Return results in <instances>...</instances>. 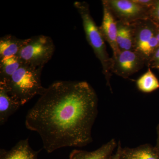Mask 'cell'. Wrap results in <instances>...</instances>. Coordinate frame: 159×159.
<instances>
[{
  "label": "cell",
  "mask_w": 159,
  "mask_h": 159,
  "mask_svg": "<svg viewBox=\"0 0 159 159\" xmlns=\"http://www.w3.org/2000/svg\"><path fill=\"white\" fill-rule=\"evenodd\" d=\"M26 39H20L8 34L0 39V59L9 56L18 55Z\"/></svg>",
  "instance_id": "13"
},
{
  "label": "cell",
  "mask_w": 159,
  "mask_h": 159,
  "mask_svg": "<svg viewBox=\"0 0 159 159\" xmlns=\"http://www.w3.org/2000/svg\"><path fill=\"white\" fill-rule=\"evenodd\" d=\"M98 107L97 93L88 83L55 81L28 111L25 124L39 135L48 153L64 147H82L93 142Z\"/></svg>",
  "instance_id": "1"
},
{
  "label": "cell",
  "mask_w": 159,
  "mask_h": 159,
  "mask_svg": "<svg viewBox=\"0 0 159 159\" xmlns=\"http://www.w3.org/2000/svg\"><path fill=\"white\" fill-rule=\"evenodd\" d=\"M135 2L145 8L151 9L155 3L156 0H133Z\"/></svg>",
  "instance_id": "19"
},
{
  "label": "cell",
  "mask_w": 159,
  "mask_h": 159,
  "mask_svg": "<svg viewBox=\"0 0 159 159\" xmlns=\"http://www.w3.org/2000/svg\"><path fill=\"white\" fill-rule=\"evenodd\" d=\"M112 58V73L125 79L139 72L146 64L145 60L133 51H121Z\"/></svg>",
  "instance_id": "7"
},
{
  "label": "cell",
  "mask_w": 159,
  "mask_h": 159,
  "mask_svg": "<svg viewBox=\"0 0 159 159\" xmlns=\"http://www.w3.org/2000/svg\"><path fill=\"white\" fill-rule=\"evenodd\" d=\"M39 152L31 148L27 139L19 141L9 150L1 149L0 159H38Z\"/></svg>",
  "instance_id": "10"
},
{
  "label": "cell",
  "mask_w": 159,
  "mask_h": 159,
  "mask_svg": "<svg viewBox=\"0 0 159 159\" xmlns=\"http://www.w3.org/2000/svg\"><path fill=\"white\" fill-rule=\"evenodd\" d=\"M156 37L158 41L159 45V29L157 28V31Z\"/></svg>",
  "instance_id": "22"
},
{
  "label": "cell",
  "mask_w": 159,
  "mask_h": 159,
  "mask_svg": "<svg viewBox=\"0 0 159 159\" xmlns=\"http://www.w3.org/2000/svg\"><path fill=\"white\" fill-rule=\"evenodd\" d=\"M21 106L9 94L6 86L0 84V125H4Z\"/></svg>",
  "instance_id": "11"
},
{
  "label": "cell",
  "mask_w": 159,
  "mask_h": 159,
  "mask_svg": "<svg viewBox=\"0 0 159 159\" xmlns=\"http://www.w3.org/2000/svg\"><path fill=\"white\" fill-rule=\"evenodd\" d=\"M102 2L103 16L102 24L99 28L103 39L107 42L112 50V57H116L121 52L117 42V20L105 0H102Z\"/></svg>",
  "instance_id": "8"
},
{
  "label": "cell",
  "mask_w": 159,
  "mask_h": 159,
  "mask_svg": "<svg viewBox=\"0 0 159 159\" xmlns=\"http://www.w3.org/2000/svg\"><path fill=\"white\" fill-rule=\"evenodd\" d=\"M43 68L24 65L9 81L0 84L5 85L11 97L23 106L37 95L41 96L45 90L41 80Z\"/></svg>",
  "instance_id": "2"
},
{
  "label": "cell",
  "mask_w": 159,
  "mask_h": 159,
  "mask_svg": "<svg viewBox=\"0 0 159 159\" xmlns=\"http://www.w3.org/2000/svg\"><path fill=\"white\" fill-rule=\"evenodd\" d=\"M117 42L121 51H133L132 30L130 25L117 21Z\"/></svg>",
  "instance_id": "15"
},
{
  "label": "cell",
  "mask_w": 159,
  "mask_h": 159,
  "mask_svg": "<svg viewBox=\"0 0 159 159\" xmlns=\"http://www.w3.org/2000/svg\"><path fill=\"white\" fill-rule=\"evenodd\" d=\"M54 51L55 46L51 37L37 35L26 39L18 56L24 65L40 67L51 59Z\"/></svg>",
  "instance_id": "4"
},
{
  "label": "cell",
  "mask_w": 159,
  "mask_h": 159,
  "mask_svg": "<svg viewBox=\"0 0 159 159\" xmlns=\"http://www.w3.org/2000/svg\"><path fill=\"white\" fill-rule=\"evenodd\" d=\"M74 7L77 9L82 20L83 26L85 32L86 38L92 47L95 55L101 63L102 73L106 80V84L111 91L110 80L113 65L112 57H110L99 27H97L92 17L89 4L86 2H76Z\"/></svg>",
  "instance_id": "3"
},
{
  "label": "cell",
  "mask_w": 159,
  "mask_h": 159,
  "mask_svg": "<svg viewBox=\"0 0 159 159\" xmlns=\"http://www.w3.org/2000/svg\"><path fill=\"white\" fill-rule=\"evenodd\" d=\"M117 146L116 139H112L93 151L74 149L70 153L69 159H112Z\"/></svg>",
  "instance_id": "9"
},
{
  "label": "cell",
  "mask_w": 159,
  "mask_h": 159,
  "mask_svg": "<svg viewBox=\"0 0 159 159\" xmlns=\"http://www.w3.org/2000/svg\"></svg>",
  "instance_id": "23"
},
{
  "label": "cell",
  "mask_w": 159,
  "mask_h": 159,
  "mask_svg": "<svg viewBox=\"0 0 159 159\" xmlns=\"http://www.w3.org/2000/svg\"><path fill=\"white\" fill-rule=\"evenodd\" d=\"M137 88L142 93H151L159 89V81L151 69L148 68L136 81Z\"/></svg>",
  "instance_id": "16"
},
{
  "label": "cell",
  "mask_w": 159,
  "mask_h": 159,
  "mask_svg": "<svg viewBox=\"0 0 159 159\" xmlns=\"http://www.w3.org/2000/svg\"><path fill=\"white\" fill-rule=\"evenodd\" d=\"M132 30L133 51L138 53L146 63L159 48L156 34L157 28L149 19L131 24Z\"/></svg>",
  "instance_id": "5"
},
{
  "label": "cell",
  "mask_w": 159,
  "mask_h": 159,
  "mask_svg": "<svg viewBox=\"0 0 159 159\" xmlns=\"http://www.w3.org/2000/svg\"><path fill=\"white\" fill-rule=\"evenodd\" d=\"M146 65L148 68H155L159 70V47L148 60Z\"/></svg>",
  "instance_id": "18"
},
{
  "label": "cell",
  "mask_w": 159,
  "mask_h": 159,
  "mask_svg": "<svg viewBox=\"0 0 159 159\" xmlns=\"http://www.w3.org/2000/svg\"><path fill=\"white\" fill-rule=\"evenodd\" d=\"M24 65L18 55L0 59V83L9 81L13 74Z\"/></svg>",
  "instance_id": "14"
},
{
  "label": "cell",
  "mask_w": 159,
  "mask_h": 159,
  "mask_svg": "<svg viewBox=\"0 0 159 159\" xmlns=\"http://www.w3.org/2000/svg\"><path fill=\"white\" fill-rule=\"evenodd\" d=\"M122 147L121 145V142L119 141L118 143V146H117L116 151V152L114 154L112 159H120V153H121V149Z\"/></svg>",
  "instance_id": "20"
},
{
  "label": "cell",
  "mask_w": 159,
  "mask_h": 159,
  "mask_svg": "<svg viewBox=\"0 0 159 159\" xmlns=\"http://www.w3.org/2000/svg\"><path fill=\"white\" fill-rule=\"evenodd\" d=\"M157 139L156 145L155 146V148H156L157 151L159 153V124L157 126Z\"/></svg>",
  "instance_id": "21"
},
{
  "label": "cell",
  "mask_w": 159,
  "mask_h": 159,
  "mask_svg": "<svg viewBox=\"0 0 159 159\" xmlns=\"http://www.w3.org/2000/svg\"><path fill=\"white\" fill-rule=\"evenodd\" d=\"M118 21L131 25L140 20L149 19V9L133 0H105Z\"/></svg>",
  "instance_id": "6"
},
{
  "label": "cell",
  "mask_w": 159,
  "mask_h": 159,
  "mask_svg": "<svg viewBox=\"0 0 159 159\" xmlns=\"http://www.w3.org/2000/svg\"><path fill=\"white\" fill-rule=\"evenodd\" d=\"M120 159H159V153L155 146L145 144L135 148L122 147Z\"/></svg>",
  "instance_id": "12"
},
{
  "label": "cell",
  "mask_w": 159,
  "mask_h": 159,
  "mask_svg": "<svg viewBox=\"0 0 159 159\" xmlns=\"http://www.w3.org/2000/svg\"><path fill=\"white\" fill-rule=\"evenodd\" d=\"M149 19L159 29V0H156L153 6L149 9Z\"/></svg>",
  "instance_id": "17"
}]
</instances>
